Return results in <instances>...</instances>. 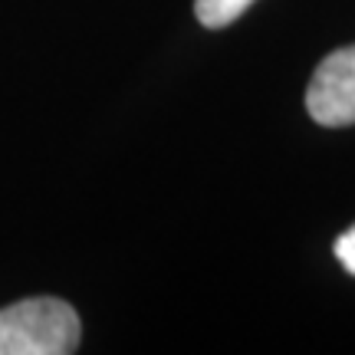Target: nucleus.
Wrapping results in <instances>:
<instances>
[{
    "instance_id": "1",
    "label": "nucleus",
    "mask_w": 355,
    "mask_h": 355,
    "mask_svg": "<svg viewBox=\"0 0 355 355\" xmlns=\"http://www.w3.org/2000/svg\"><path fill=\"white\" fill-rule=\"evenodd\" d=\"M79 336L76 309L56 296L0 309V355H69L79 349Z\"/></svg>"
},
{
    "instance_id": "2",
    "label": "nucleus",
    "mask_w": 355,
    "mask_h": 355,
    "mask_svg": "<svg viewBox=\"0 0 355 355\" xmlns=\"http://www.w3.org/2000/svg\"><path fill=\"white\" fill-rule=\"evenodd\" d=\"M306 109L326 128L355 125V46L329 53L306 89Z\"/></svg>"
},
{
    "instance_id": "3",
    "label": "nucleus",
    "mask_w": 355,
    "mask_h": 355,
    "mask_svg": "<svg viewBox=\"0 0 355 355\" xmlns=\"http://www.w3.org/2000/svg\"><path fill=\"white\" fill-rule=\"evenodd\" d=\"M254 0H194V13L204 26H230L237 17H243V10L250 7Z\"/></svg>"
},
{
    "instance_id": "4",
    "label": "nucleus",
    "mask_w": 355,
    "mask_h": 355,
    "mask_svg": "<svg viewBox=\"0 0 355 355\" xmlns=\"http://www.w3.org/2000/svg\"><path fill=\"white\" fill-rule=\"evenodd\" d=\"M336 257H339V263L355 277V224L345 230V234H339V241H336Z\"/></svg>"
}]
</instances>
